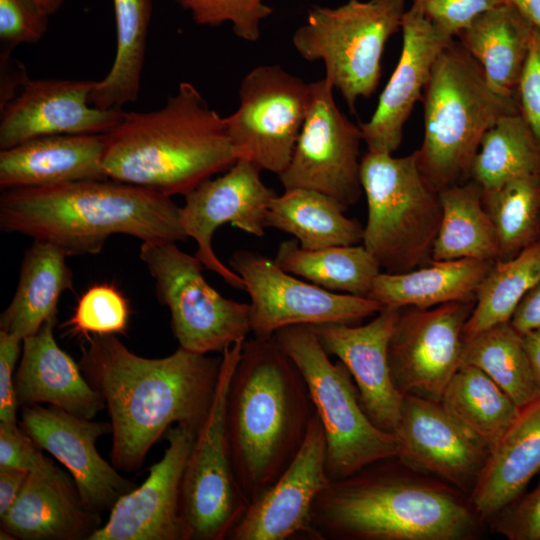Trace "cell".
Listing matches in <instances>:
<instances>
[{
  "label": "cell",
  "instance_id": "obj_49",
  "mask_svg": "<svg viewBox=\"0 0 540 540\" xmlns=\"http://www.w3.org/2000/svg\"><path fill=\"white\" fill-rule=\"evenodd\" d=\"M29 472L17 468L0 467V517L17 500Z\"/></svg>",
  "mask_w": 540,
  "mask_h": 540
},
{
  "label": "cell",
  "instance_id": "obj_11",
  "mask_svg": "<svg viewBox=\"0 0 540 540\" xmlns=\"http://www.w3.org/2000/svg\"><path fill=\"white\" fill-rule=\"evenodd\" d=\"M140 259L147 267L158 301L170 313L179 347L198 354L223 351L246 340L250 305L228 299L202 274V262L174 242H142Z\"/></svg>",
  "mask_w": 540,
  "mask_h": 540
},
{
  "label": "cell",
  "instance_id": "obj_1",
  "mask_svg": "<svg viewBox=\"0 0 540 540\" xmlns=\"http://www.w3.org/2000/svg\"><path fill=\"white\" fill-rule=\"evenodd\" d=\"M82 339L79 365L104 398L118 470H138L174 424L197 432L214 398L221 357L179 347L169 356L146 358L114 334Z\"/></svg>",
  "mask_w": 540,
  "mask_h": 540
},
{
  "label": "cell",
  "instance_id": "obj_21",
  "mask_svg": "<svg viewBox=\"0 0 540 540\" xmlns=\"http://www.w3.org/2000/svg\"><path fill=\"white\" fill-rule=\"evenodd\" d=\"M195 434L181 425L166 431L162 458L139 487L119 498L90 540H182L181 484Z\"/></svg>",
  "mask_w": 540,
  "mask_h": 540
},
{
  "label": "cell",
  "instance_id": "obj_32",
  "mask_svg": "<svg viewBox=\"0 0 540 540\" xmlns=\"http://www.w3.org/2000/svg\"><path fill=\"white\" fill-rule=\"evenodd\" d=\"M439 196L441 221L432 261L474 259L497 262L499 241L483 205L482 188L469 179L440 190Z\"/></svg>",
  "mask_w": 540,
  "mask_h": 540
},
{
  "label": "cell",
  "instance_id": "obj_40",
  "mask_svg": "<svg viewBox=\"0 0 540 540\" xmlns=\"http://www.w3.org/2000/svg\"><path fill=\"white\" fill-rule=\"evenodd\" d=\"M129 317L130 307L125 296L113 285L97 284L83 293L64 326L82 338L125 334Z\"/></svg>",
  "mask_w": 540,
  "mask_h": 540
},
{
  "label": "cell",
  "instance_id": "obj_14",
  "mask_svg": "<svg viewBox=\"0 0 540 540\" xmlns=\"http://www.w3.org/2000/svg\"><path fill=\"white\" fill-rule=\"evenodd\" d=\"M333 86L325 79L310 83L307 115L286 169L278 175L287 189H309L337 200L345 209L363 190L360 180L359 125L338 108Z\"/></svg>",
  "mask_w": 540,
  "mask_h": 540
},
{
  "label": "cell",
  "instance_id": "obj_37",
  "mask_svg": "<svg viewBox=\"0 0 540 540\" xmlns=\"http://www.w3.org/2000/svg\"><path fill=\"white\" fill-rule=\"evenodd\" d=\"M462 360L487 374L519 408L540 396L522 335L510 322L464 336Z\"/></svg>",
  "mask_w": 540,
  "mask_h": 540
},
{
  "label": "cell",
  "instance_id": "obj_42",
  "mask_svg": "<svg viewBox=\"0 0 540 540\" xmlns=\"http://www.w3.org/2000/svg\"><path fill=\"white\" fill-rule=\"evenodd\" d=\"M49 16L33 0H0V59L9 58L20 44L38 42Z\"/></svg>",
  "mask_w": 540,
  "mask_h": 540
},
{
  "label": "cell",
  "instance_id": "obj_16",
  "mask_svg": "<svg viewBox=\"0 0 540 540\" xmlns=\"http://www.w3.org/2000/svg\"><path fill=\"white\" fill-rule=\"evenodd\" d=\"M262 169L238 159L226 172L209 178L185 195L181 223L186 237L197 245L195 256L233 288L244 290L242 278L216 256L212 239L224 224L256 237L265 234L267 212L276 195L262 181Z\"/></svg>",
  "mask_w": 540,
  "mask_h": 540
},
{
  "label": "cell",
  "instance_id": "obj_24",
  "mask_svg": "<svg viewBox=\"0 0 540 540\" xmlns=\"http://www.w3.org/2000/svg\"><path fill=\"white\" fill-rule=\"evenodd\" d=\"M1 528L21 540H90L102 526L101 514L83 503L71 474L56 466L29 472Z\"/></svg>",
  "mask_w": 540,
  "mask_h": 540
},
{
  "label": "cell",
  "instance_id": "obj_44",
  "mask_svg": "<svg viewBox=\"0 0 540 540\" xmlns=\"http://www.w3.org/2000/svg\"><path fill=\"white\" fill-rule=\"evenodd\" d=\"M491 528L509 540H540V483L503 508Z\"/></svg>",
  "mask_w": 540,
  "mask_h": 540
},
{
  "label": "cell",
  "instance_id": "obj_10",
  "mask_svg": "<svg viewBox=\"0 0 540 540\" xmlns=\"http://www.w3.org/2000/svg\"><path fill=\"white\" fill-rule=\"evenodd\" d=\"M244 341L221 354L214 398L186 462L180 496L182 540L229 539L250 504L235 474L226 428L228 390Z\"/></svg>",
  "mask_w": 540,
  "mask_h": 540
},
{
  "label": "cell",
  "instance_id": "obj_19",
  "mask_svg": "<svg viewBox=\"0 0 540 540\" xmlns=\"http://www.w3.org/2000/svg\"><path fill=\"white\" fill-rule=\"evenodd\" d=\"M330 479L326 438L314 413L297 455L277 480L250 504L229 540H318L312 525L315 499Z\"/></svg>",
  "mask_w": 540,
  "mask_h": 540
},
{
  "label": "cell",
  "instance_id": "obj_43",
  "mask_svg": "<svg viewBox=\"0 0 540 540\" xmlns=\"http://www.w3.org/2000/svg\"><path fill=\"white\" fill-rule=\"evenodd\" d=\"M507 0H411L409 7L423 16L438 31L450 38L482 13Z\"/></svg>",
  "mask_w": 540,
  "mask_h": 540
},
{
  "label": "cell",
  "instance_id": "obj_41",
  "mask_svg": "<svg viewBox=\"0 0 540 540\" xmlns=\"http://www.w3.org/2000/svg\"><path fill=\"white\" fill-rule=\"evenodd\" d=\"M174 1L181 8L190 12L197 24L218 26L230 22L234 34L249 42L259 39L261 22L273 12L264 0Z\"/></svg>",
  "mask_w": 540,
  "mask_h": 540
},
{
  "label": "cell",
  "instance_id": "obj_23",
  "mask_svg": "<svg viewBox=\"0 0 540 540\" xmlns=\"http://www.w3.org/2000/svg\"><path fill=\"white\" fill-rule=\"evenodd\" d=\"M402 50L371 118L359 125L367 151L393 154L403 128L430 78L442 50L454 39L438 31L423 16L407 9L402 23Z\"/></svg>",
  "mask_w": 540,
  "mask_h": 540
},
{
  "label": "cell",
  "instance_id": "obj_30",
  "mask_svg": "<svg viewBox=\"0 0 540 540\" xmlns=\"http://www.w3.org/2000/svg\"><path fill=\"white\" fill-rule=\"evenodd\" d=\"M66 257L58 246L33 239L24 253L14 296L1 313V331L24 339L56 317L62 293L73 285Z\"/></svg>",
  "mask_w": 540,
  "mask_h": 540
},
{
  "label": "cell",
  "instance_id": "obj_46",
  "mask_svg": "<svg viewBox=\"0 0 540 540\" xmlns=\"http://www.w3.org/2000/svg\"><path fill=\"white\" fill-rule=\"evenodd\" d=\"M519 110L540 143V29L532 27L529 51L517 89Z\"/></svg>",
  "mask_w": 540,
  "mask_h": 540
},
{
  "label": "cell",
  "instance_id": "obj_35",
  "mask_svg": "<svg viewBox=\"0 0 540 540\" xmlns=\"http://www.w3.org/2000/svg\"><path fill=\"white\" fill-rule=\"evenodd\" d=\"M446 410L490 449L517 417L520 408L479 368L462 364L440 398Z\"/></svg>",
  "mask_w": 540,
  "mask_h": 540
},
{
  "label": "cell",
  "instance_id": "obj_53",
  "mask_svg": "<svg viewBox=\"0 0 540 540\" xmlns=\"http://www.w3.org/2000/svg\"><path fill=\"white\" fill-rule=\"evenodd\" d=\"M0 539L1 540H14L15 538L9 532L0 528Z\"/></svg>",
  "mask_w": 540,
  "mask_h": 540
},
{
  "label": "cell",
  "instance_id": "obj_31",
  "mask_svg": "<svg viewBox=\"0 0 540 540\" xmlns=\"http://www.w3.org/2000/svg\"><path fill=\"white\" fill-rule=\"evenodd\" d=\"M335 199L309 189H287L270 202L266 225L290 234L302 248L316 250L360 244L363 227Z\"/></svg>",
  "mask_w": 540,
  "mask_h": 540
},
{
  "label": "cell",
  "instance_id": "obj_15",
  "mask_svg": "<svg viewBox=\"0 0 540 540\" xmlns=\"http://www.w3.org/2000/svg\"><path fill=\"white\" fill-rule=\"evenodd\" d=\"M474 301L400 310L389 340L388 362L393 385L402 395L440 400L463 364L464 326Z\"/></svg>",
  "mask_w": 540,
  "mask_h": 540
},
{
  "label": "cell",
  "instance_id": "obj_51",
  "mask_svg": "<svg viewBox=\"0 0 540 540\" xmlns=\"http://www.w3.org/2000/svg\"><path fill=\"white\" fill-rule=\"evenodd\" d=\"M533 27L540 29V0H507Z\"/></svg>",
  "mask_w": 540,
  "mask_h": 540
},
{
  "label": "cell",
  "instance_id": "obj_36",
  "mask_svg": "<svg viewBox=\"0 0 540 540\" xmlns=\"http://www.w3.org/2000/svg\"><path fill=\"white\" fill-rule=\"evenodd\" d=\"M540 174V143L519 112L500 118L483 136L469 179L482 190Z\"/></svg>",
  "mask_w": 540,
  "mask_h": 540
},
{
  "label": "cell",
  "instance_id": "obj_2",
  "mask_svg": "<svg viewBox=\"0 0 540 540\" xmlns=\"http://www.w3.org/2000/svg\"><path fill=\"white\" fill-rule=\"evenodd\" d=\"M482 522L466 494L396 457L330 480L312 508L318 540H471Z\"/></svg>",
  "mask_w": 540,
  "mask_h": 540
},
{
  "label": "cell",
  "instance_id": "obj_27",
  "mask_svg": "<svg viewBox=\"0 0 540 540\" xmlns=\"http://www.w3.org/2000/svg\"><path fill=\"white\" fill-rule=\"evenodd\" d=\"M540 471V396L520 408L517 417L490 449L469 494L482 521L491 520L518 498Z\"/></svg>",
  "mask_w": 540,
  "mask_h": 540
},
{
  "label": "cell",
  "instance_id": "obj_8",
  "mask_svg": "<svg viewBox=\"0 0 540 540\" xmlns=\"http://www.w3.org/2000/svg\"><path fill=\"white\" fill-rule=\"evenodd\" d=\"M273 336L294 361L309 389L324 429L330 480L345 478L376 461L397 456L395 435L370 420L349 370L341 361L330 359L310 326L284 327Z\"/></svg>",
  "mask_w": 540,
  "mask_h": 540
},
{
  "label": "cell",
  "instance_id": "obj_12",
  "mask_svg": "<svg viewBox=\"0 0 540 540\" xmlns=\"http://www.w3.org/2000/svg\"><path fill=\"white\" fill-rule=\"evenodd\" d=\"M239 100L238 109L224 118L238 159L280 175L307 115L310 83L279 65H261L242 79Z\"/></svg>",
  "mask_w": 540,
  "mask_h": 540
},
{
  "label": "cell",
  "instance_id": "obj_7",
  "mask_svg": "<svg viewBox=\"0 0 540 540\" xmlns=\"http://www.w3.org/2000/svg\"><path fill=\"white\" fill-rule=\"evenodd\" d=\"M360 180L367 201L362 244L382 271L401 273L430 263L441 202L419 167L417 151L402 157L367 151Z\"/></svg>",
  "mask_w": 540,
  "mask_h": 540
},
{
  "label": "cell",
  "instance_id": "obj_48",
  "mask_svg": "<svg viewBox=\"0 0 540 540\" xmlns=\"http://www.w3.org/2000/svg\"><path fill=\"white\" fill-rule=\"evenodd\" d=\"M509 322L520 334L540 328V280L521 300Z\"/></svg>",
  "mask_w": 540,
  "mask_h": 540
},
{
  "label": "cell",
  "instance_id": "obj_6",
  "mask_svg": "<svg viewBox=\"0 0 540 540\" xmlns=\"http://www.w3.org/2000/svg\"><path fill=\"white\" fill-rule=\"evenodd\" d=\"M424 136L419 167L438 191L469 180L485 133L518 100L498 94L478 62L454 39L437 57L424 89Z\"/></svg>",
  "mask_w": 540,
  "mask_h": 540
},
{
  "label": "cell",
  "instance_id": "obj_34",
  "mask_svg": "<svg viewBox=\"0 0 540 540\" xmlns=\"http://www.w3.org/2000/svg\"><path fill=\"white\" fill-rule=\"evenodd\" d=\"M116 55L108 74L95 81L89 103L101 109H122L136 101L143 70L152 0H113Z\"/></svg>",
  "mask_w": 540,
  "mask_h": 540
},
{
  "label": "cell",
  "instance_id": "obj_26",
  "mask_svg": "<svg viewBox=\"0 0 540 540\" xmlns=\"http://www.w3.org/2000/svg\"><path fill=\"white\" fill-rule=\"evenodd\" d=\"M106 134L52 135L0 150L2 190L106 179Z\"/></svg>",
  "mask_w": 540,
  "mask_h": 540
},
{
  "label": "cell",
  "instance_id": "obj_13",
  "mask_svg": "<svg viewBox=\"0 0 540 540\" xmlns=\"http://www.w3.org/2000/svg\"><path fill=\"white\" fill-rule=\"evenodd\" d=\"M229 264L249 295L250 329L255 337H271L294 325L354 324L383 308L368 297L332 292L303 281L273 259L249 250L235 251Z\"/></svg>",
  "mask_w": 540,
  "mask_h": 540
},
{
  "label": "cell",
  "instance_id": "obj_38",
  "mask_svg": "<svg viewBox=\"0 0 540 540\" xmlns=\"http://www.w3.org/2000/svg\"><path fill=\"white\" fill-rule=\"evenodd\" d=\"M539 280L540 241L507 260L495 262L476 291L464 336L509 322L521 300Z\"/></svg>",
  "mask_w": 540,
  "mask_h": 540
},
{
  "label": "cell",
  "instance_id": "obj_28",
  "mask_svg": "<svg viewBox=\"0 0 540 540\" xmlns=\"http://www.w3.org/2000/svg\"><path fill=\"white\" fill-rule=\"evenodd\" d=\"M532 27L506 2L479 15L456 38L481 66L490 86L502 96L517 99Z\"/></svg>",
  "mask_w": 540,
  "mask_h": 540
},
{
  "label": "cell",
  "instance_id": "obj_50",
  "mask_svg": "<svg viewBox=\"0 0 540 540\" xmlns=\"http://www.w3.org/2000/svg\"><path fill=\"white\" fill-rule=\"evenodd\" d=\"M521 335L537 386L540 390V328Z\"/></svg>",
  "mask_w": 540,
  "mask_h": 540
},
{
  "label": "cell",
  "instance_id": "obj_22",
  "mask_svg": "<svg viewBox=\"0 0 540 540\" xmlns=\"http://www.w3.org/2000/svg\"><path fill=\"white\" fill-rule=\"evenodd\" d=\"M400 310L383 307L364 325L322 323L310 326L326 353L335 356L349 370L370 420L393 434L404 395L391 379L388 345Z\"/></svg>",
  "mask_w": 540,
  "mask_h": 540
},
{
  "label": "cell",
  "instance_id": "obj_33",
  "mask_svg": "<svg viewBox=\"0 0 540 540\" xmlns=\"http://www.w3.org/2000/svg\"><path fill=\"white\" fill-rule=\"evenodd\" d=\"M284 271L332 292L368 297L382 271L363 244L310 250L296 239L281 242L273 258Z\"/></svg>",
  "mask_w": 540,
  "mask_h": 540
},
{
  "label": "cell",
  "instance_id": "obj_20",
  "mask_svg": "<svg viewBox=\"0 0 540 540\" xmlns=\"http://www.w3.org/2000/svg\"><path fill=\"white\" fill-rule=\"evenodd\" d=\"M95 81L28 80L1 108L0 150L52 135L107 134L122 120V109L89 103Z\"/></svg>",
  "mask_w": 540,
  "mask_h": 540
},
{
  "label": "cell",
  "instance_id": "obj_39",
  "mask_svg": "<svg viewBox=\"0 0 540 540\" xmlns=\"http://www.w3.org/2000/svg\"><path fill=\"white\" fill-rule=\"evenodd\" d=\"M483 205L495 227L499 260H507L536 242L540 217V174L482 190Z\"/></svg>",
  "mask_w": 540,
  "mask_h": 540
},
{
  "label": "cell",
  "instance_id": "obj_5",
  "mask_svg": "<svg viewBox=\"0 0 540 540\" xmlns=\"http://www.w3.org/2000/svg\"><path fill=\"white\" fill-rule=\"evenodd\" d=\"M237 160L224 118L194 85L181 82L162 108L124 112L106 134L102 167L109 179L171 197L185 196Z\"/></svg>",
  "mask_w": 540,
  "mask_h": 540
},
{
  "label": "cell",
  "instance_id": "obj_25",
  "mask_svg": "<svg viewBox=\"0 0 540 540\" xmlns=\"http://www.w3.org/2000/svg\"><path fill=\"white\" fill-rule=\"evenodd\" d=\"M57 318L48 319L23 339L14 376L19 406L47 403L73 415L93 419L105 407L102 395L89 383L79 364L54 337Z\"/></svg>",
  "mask_w": 540,
  "mask_h": 540
},
{
  "label": "cell",
  "instance_id": "obj_18",
  "mask_svg": "<svg viewBox=\"0 0 540 540\" xmlns=\"http://www.w3.org/2000/svg\"><path fill=\"white\" fill-rule=\"evenodd\" d=\"M18 423L40 448L66 467L89 510L99 514L110 511L119 498L137 487L96 449L97 439L112 433L111 422L35 404L21 406Z\"/></svg>",
  "mask_w": 540,
  "mask_h": 540
},
{
  "label": "cell",
  "instance_id": "obj_3",
  "mask_svg": "<svg viewBox=\"0 0 540 540\" xmlns=\"http://www.w3.org/2000/svg\"><path fill=\"white\" fill-rule=\"evenodd\" d=\"M181 207L169 196L109 178L3 190L0 229L44 240L67 256L97 254L108 238L142 242L187 237Z\"/></svg>",
  "mask_w": 540,
  "mask_h": 540
},
{
  "label": "cell",
  "instance_id": "obj_4",
  "mask_svg": "<svg viewBox=\"0 0 540 540\" xmlns=\"http://www.w3.org/2000/svg\"><path fill=\"white\" fill-rule=\"evenodd\" d=\"M314 413L301 372L274 336L245 340L228 390L226 428L235 474L250 501L293 461Z\"/></svg>",
  "mask_w": 540,
  "mask_h": 540
},
{
  "label": "cell",
  "instance_id": "obj_52",
  "mask_svg": "<svg viewBox=\"0 0 540 540\" xmlns=\"http://www.w3.org/2000/svg\"><path fill=\"white\" fill-rule=\"evenodd\" d=\"M37 3L47 14L52 15L58 11L65 0H33Z\"/></svg>",
  "mask_w": 540,
  "mask_h": 540
},
{
  "label": "cell",
  "instance_id": "obj_47",
  "mask_svg": "<svg viewBox=\"0 0 540 540\" xmlns=\"http://www.w3.org/2000/svg\"><path fill=\"white\" fill-rule=\"evenodd\" d=\"M23 339L0 330V421L17 422L19 406L14 376L21 356Z\"/></svg>",
  "mask_w": 540,
  "mask_h": 540
},
{
  "label": "cell",
  "instance_id": "obj_17",
  "mask_svg": "<svg viewBox=\"0 0 540 540\" xmlns=\"http://www.w3.org/2000/svg\"><path fill=\"white\" fill-rule=\"evenodd\" d=\"M396 458L410 469L437 478L467 496L489 449L471 435L440 400L404 394L394 431Z\"/></svg>",
  "mask_w": 540,
  "mask_h": 540
},
{
  "label": "cell",
  "instance_id": "obj_45",
  "mask_svg": "<svg viewBox=\"0 0 540 540\" xmlns=\"http://www.w3.org/2000/svg\"><path fill=\"white\" fill-rule=\"evenodd\" d=\"M42 450L18 422L0 421V467L27 472L44 468L52 461Z\"/></svg>",
  "mask_w": 540,
  "mask_h": 540
},
{
  "label": "cell",
  "instance_id": "obj_9",
  "mask_svg": "<svg viewBox=\"0 0 540 540\" xmlns=\"http://www.w3.org/2000/svg\"><path fill=\"white\" fill-rule=\"evenodd\" d=\"M404 0H349L336 7L315 6L292 36L298 54L322 61L325 79L351 111L360 97L376 90L388 39L401 29Z\"/></svg>",
  "mask_w": 540,
  "mask_h": 540
},
{
  "label": "cell",
  "instance_id": "obj_29",
  "mask_svg": "<svg viewBox=\"0 0 540 540\" xmlns=\"http://www.w3.org/2000/svg\"><path fill=\"white\" fill-rule=\"evenodd\" d=\"M494 263L474 259L431 261L415 269L375 278L368 298L383 307L431 308L475 300L476 291Z\"/></svg>",
  "mask_w": 540,
  "mask_h": 540
}]
</instances>
